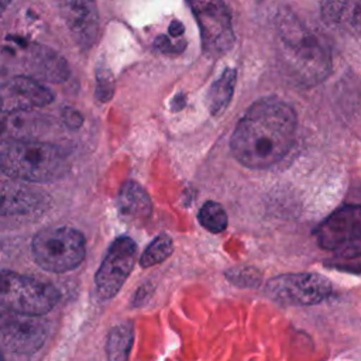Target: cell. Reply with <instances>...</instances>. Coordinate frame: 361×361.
Instances as JSON below:
<instances>
[{
    "label": "cell",
    "mask_w": 361,
    "mask_h": 361,
    "mask_svg": "<svg viewBox=\"0 0 361 361\" xmlns=\"http://www.w3.org/2000/svg\"><path fill=\"white\" fill-rule=\"evenodd\" d=\"M185 28H183V24L178 20H172L171 24H169V28H168V34L171 38H178L183 34Z\"/></svg>",
    "instance_id": "cell-24"
},
{
    "label": "cell",
    "mask_w": 361,
    "mask_h": 361,
    "mask_svg": "<svg viewBox=\"0 0 361 361\" xmlns=\"http://www.w3.org/2000/svg\"><path fill=\"white\" fill-rule=\"evenodd\" d=\"M134 343V329L130 322L114 326L107 337V361H127Z\"/></svg>",
    "instance_id": "cell-17"
},
{
    "label": "cell",
    "mask_w": 361,
    "mask_h": 361,
    "mask_svg": "<svg viewBox=\"0 0 361 361\" xmlns=\"http://www.w3.org/2000/svg\"><path fill=\"white\" fill-rule=\"evenodd\" d=\"M120 213L128 220H144L151 214V199L148 193L134 180H127L118 195Z\"/></svg>",
    "instance_id": "cell-15"
},
{
    "label": "cell",
    "mask_w": 361,
    "mask_h": 361,
    "mask_svg": "<svg viewBox=\"0 0 361 361\" xmlns=\"http://www.w3.org/2000/svg\"><path fill=\"white\" fill-rule=\"evenodd\" d=\"M265 292L281 305L312 306L331 295V283L320 274H283L269 279Z\"/></svg>",
    "instance_id": "cell-8"
},
{
    "label": "cell",
    "mask_w": 361,
    "mask_h": 361,
    "mask_svg": "<svg viewBox=\"0 0 361 361\" xmlns=\"http://www.w3.org/2000/svg\"><path fill=\"white\" fill-rule=\"evenodd\" d=\"M173 251V241L168 234H159L155 237L140 257V265L149 268L164 262Z\"/></svg>",
    "instance_id": "cell-19"
},
{
    "label": "cell",
    "mask_w": 361,
    "mask_h": 361,
    "mask_svg": "<svg viewBox=\"0 0 361 361\" xmlns=\"http://www.w3.org/2000/svg\"><path fill=\"white\" fill-rule=\"evenodd\" d=\"M199 223L210 233H221L227 227V214L217 202H206L197 214Z\"/></svg>",
    "instance_id": "cell-20"
},
{
    "label": "cell",
    "mask_w": 361,
    "mask_h": 361,
    "mask_svg": "<svg viewBox=\"0 0 361 361\" xmlns=\"http://www.w3.org/2000/svg\"><path fill=\"white\" fill-rule=\"evenodd\" d=\"M31 65L32 71H35L37 75L52 82L63 80L68 75L65 61L49 49H39L34 52L31 58Z\"/></svg>",
    "instance_id": "cell-18"
},
{
    "label": "cell",
    "mask_w": 361,
    "mask_h": 361,
    "mask_svg": "<svg viewBox=\"0 0 361 361\" xmlns=\"http://www.w3.org/2000/svg\"><path fill=\"white\" fill-rule=\"evenodd\" d=\"M47 330V322L41 316L10 312L1 319V343L13 353L30 354L41 348Z\"/></svg>",
    "instance_id": "cell-10"
},
{
    "label": "cell",
    "mask_w": 361,
    "mask_h": 361,
    "mask_svg": "<svg viewBox=\"0 0 361 361\" xmlns=\"http://www.w3.org/2000/svg\"><path fill=\"white\" fill-rule=\"evenodd\" d=\"M54 100L51 90L28 76H14L1 87V107L4 113H20L42 107Z\"/></svg>",
    "instance_id": "cell-12"
},
{
    "label": "cell",
    "mask_w": 361,
    "mask_h": 361,
    "mask_svg": "<svg viewBox=\"0 0 361 361\" xmlns=\"http://www.w3.org/2000/svg\"><path fill=\"white\" fill-rule=\"evenodd\" d=\"M10 1H11V0H1V6H3V8H4Z\"/></svg>",
    "instance_id": "cell-26"
},
{
    "label": "cell",
    "mask_w": 361,
    "mask_h": 361,
    "mask_svg": "<svg viewBox=\"0 0 361 361\" xmlns=\"http://www.w3.org/2000/svg\"><path fill=\"white\" fill-rule=\"evenodd\" d=\"M316 238L323 250L341 257L361 254V206L337 209L317 227Z\"/></svg>",
    "instance_id": "cell-6"
},
{
    "label": "cell",
    "mask_w": 361,
    "mask_h": 361,
    "mask_svg": "<svg viewBox=\"0 0 361 361\" xmlns=\"http://www.w3.org/2000/svg\"><path fill=\"white\" fill-rule=\"evenodd\" d=\"M0 164L7 176L34 183L54 182L62 178L69 168L58 147L25 138L6 141L1 147Z\"/></svg>",
    "instance_id": "cell-3"
},
{
    "label": "cell",
    "mask_w": 361,
    "mask_h": 361,
    "mask_svg": "<svg viewBox=\"0 0 361 361\" xmlns=\"http://www.w3.org/2000/svg\"><path fill=\"white\" fill-rule=\"evenodd\" d=\"M34 261L45 271L66 272L85 258L86 245L80 231L72 227H48L32 238Z\"/></svg>",
    "instance_id": "cell-4"
},
{
    "label": "cell",
    "mask_w": 361,
    "mask_h": 361,
    "mask_svg": "<svg viewBox=\"0 0 361 361\" xmlns=\"http://www.w3.org/2000/svg\"><path fill=\"white\" fill-rule=\"evenodd\" d=\"M0 300L8 312L44 316L58 303L59 293L48 282L4 269L1 271Z\"/></svg>",
    "instance_id": "cell-5"
},
{
    "label": "cell",
    "mask_w": 361,
    "mask_h": 361,
    "mask_svg": "<svg viewBox=\"0 0 361 361\" xmlns=\"http://www.w3.org/2000/svg\"><path fill=\"white\" fill-rule=\"evenodd\" d=\"M200 28L202 48L210 56H220L234 44L231 16L223 0H186Z\"/></svg>",
    "instance_id": "cell-7"
},
{
    "label": "cell",
    "mask_w": 361,
    "mask_h": 361,
    "mask_svg": "<svg viewBox=\"0 0 361 361\" xmlns=\"http://www.w3.org/2000/svg\"><path fill=\"white\" fill-rule=\"evenodd\" d=\"M227 279L240 288H255L261 283V274L252 267H235L226 272Z\"/></svg>",
    "instance_id": "cell-21"
},
{
    "label": "cell",
    "mask_w": 361,
    "mask_h": 361,
    "mask_svg": "<svg viewBox=\"0 0 361 361\" xmlns=\"http://www.w3.org/2000/svg\"><path fill=\"white\" fill-rule=\"evenodd\" d=\"M185 106V96L183 94H178L173 100H172V109L173 110H179Z\"/></svg>",
    "instance_id": "cell-25"
},
{
    "label": "cell",
    "mask_w": 361,
    "mask_h": 361,
    "mask_svg": "<svg viewBox=\"0 0 361 361\" xmlns=\"http://www.w3.org/2000/svg\"><path fill=\"white\" fill-rule=\"evenodd\" d=\"M63 120H65L66 126L71 127V128H78V127H80V124H82V121H83L80 113H79L78 110L72 109V107H66V109L63 110Z\"/></svg>",
    "instance_id": "cell-23"
},
{
    "label": "cell",
    "mask_w": 361,
    "mask_h": 361,
    "mask_svg": "<svg viewBox=\"0 0 361 361\" xmlns=\"http://www.w3.org/2000/svg\"><path fill=\"white\" fill-rule=\"evenodd\" d=\"M235 79H237L235 69L227 68L224 69L221 76L212 85L206 99L207 109L212 116H220L227 109L234 93Z\"/></svg>",
    "instance_id": "cell-16"
},
{
    "label": "cell",
    "mask_w": 361,
    "mask_h": 361,
    "mask_svg": "<svg viewBox=\"0 0 361 361\" xmlns=\"http://www.w3.org/2000/svg\"><path fill=\"white\" fill-rule=\"evenodd\" d=\"M320 14L329 27L361 38V0H322Z\"/></svg>",
    "instance_id": "cell-13"
},
{
    "label": "cell",
    "mask_w": 361,
    "mask_h": 361,
    "mask_svg": "<svg viewBox=\"0 0 361 361\" xmlns=\"http://www.w3.org/2000/svg\"><path fill=\"white\" fill-rule=\"evenodd\" d=\"M296 134L295 110L276 97L250 106L231 135V152L244 166L264 169L279 162L292 148Z\"/></svg>",
    "instance_id": "cell-1"
},
{
    "label": "cell",
    "mask_w": 361,
    "mask_h": 361,
    "mask_svg": "<svg viewBox=\"0 0 361 361\" xmlns=\"http://www.w3.org/2000/svg\"><path fill=\"white\" fill-rule=\"evenodd\" d=\"M155 45L159 51H162L165 54H172V52L178 54V52H182V49L185 48V47H180V42H173L172 39H169L165 35H161L159 38H157Z\"/></svg>",
    "instance_id": "cell-22"
},
{
    "label": "cell",
    "mask_w": 361,
    "mask_h": 361,
    "mask_svg": "<svg viewBox=\"0 0 361 361\" xmlns=\"http://www.w3.org/2000/svg\"><path fill=\"white\" fill-rule=\"evenodd\" d=\"M135 258L137 244L133 238L121 235L111 243L94 276L96 290L102 299H111L118 293L134 268Z\"/></svg>",
    "instance_id": "cell-9"
},
{
    "label": "cell",
    "mask_w": 361,
    "mask_h": 361,
    "mask_svg": "<svg viewBox=\"0 0 361 361\" xmlns=\"http://www.w3.org/2000/svg\"><path fill=\"white\" fill-rule=\"evenodd\" d=\"M45 196L27 188L3 186V216H31L44 210Z\"/></svg>",
    "instance_id": "cell-14"
},
{
    "label": "cell",
    "mask_w": 361,
    "mask_h": 361,
    "mask_svg": "<svg viewBox=\"0 0 361 361\" xmlns=\"http://www.w3.org/2000/svg\"><path fill=\"white\" fill-rule=\"evenodd\" d=\"M279 44L282 63L295 80L314 85L330 73L331 55L327 44L295 17L283 20Z\"/></svg>",
    "instance_id": "cell-2"
},
{
    "label": "cell",
    "mask_w": 361,
    "mask_h": 361,
    "mask_svg": "<svg viewBox=\"0 0 361 361\" xmlns=\"http://www.w3.org/2000/svg\"><path fill=\"white\" fill-rule=\"evenodd\" d=\"M56 10L75 42L87 49L99 38V10L94 0H55Z\"/></svg>",
    "instance_id": "cell-11"
}]
</instances>
